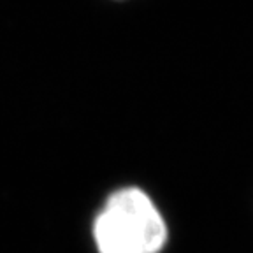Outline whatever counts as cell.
<instances>
[{
  "mask_svg": "<svg viewBox=\"0 0 253 253\" xmlns=\"http://www.w3.org/2000/svg\"><path fill=\"white\" fill-rule=\"evenodd\" d=\"M93 239L99 253H158L167 241L166 220L141 188H122L95 218Z\"/></svg>",
  "mask_w": 253,
  "mask_h": 253,
  "instance_id": "6da1fadb",
  "label": "cell"
}]
</instances>
